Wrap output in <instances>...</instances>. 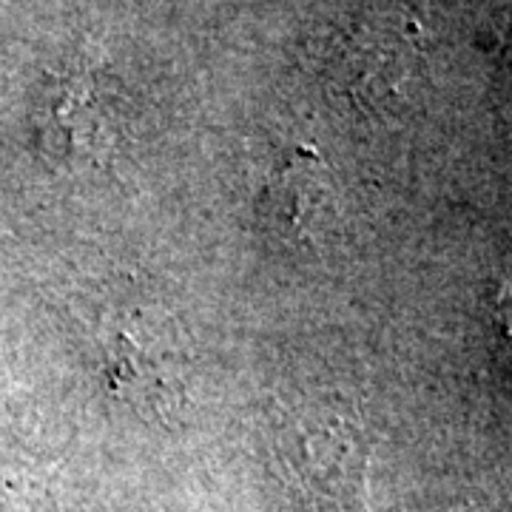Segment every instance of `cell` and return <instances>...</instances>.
Returning <instances> with one entry per match:
<instances>
[{"label":"cell","mask_w":512,"mask_h":512,"mask_svg":"<svg viewBox=\"0 0 512 512\" xmlns=\"http://www.w3.org/2000/svg\"><path fill=\"white\" fill-rule=\"evenodd\" d=\"M262 214L279 237L308 245L330 231V174L319 160H291L276 168L262 194Z\"/></svg>","instance_id":"obj_1"}]
</instances>
